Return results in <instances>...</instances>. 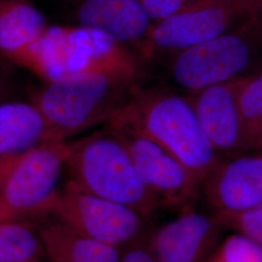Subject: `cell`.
Wrapping results in <instances>:
<instances>
[{
	"label": "cell",
	"instance_id": "cell-15",
	"mask_svg": "<svg viewBox=\"0 0 262 262\" xmlns=\"http://www.w3.org/2000/svg\"><path fill=\"white\" fill-rule=\"evenodd\" d=\"M51 141L47 122L32 102L0 103V157L20 156Z\"/></svg>",
	"mask_w": 262,
	"mask_h": 262
},
{
	"label": "cell",
	"instance_id": "cell-6",
	"mask_svg": "<svg viewBox=\"0 0 262 262\" xmlns=\"http://www.w3.org/2000/svg\"><path fill=\"white\" fill-rule=\"evenodd\" d=\"M252 18L241 0H195L154 23L138 53L146 59L173 56L235 30Z\"/></svg>",
	"mask_w": 262,
	"mask_h": 262
},
{
	"label": "cell",
	"instance_id": "cell-18",
	"mask_svg": "<svg viewBox=\"0 0 262 262\" xmlns=\"http://www.w3.org/2000/svg\"><path fill=\"white\" fill-rule=\"evenodd\" d=\"M238 109L244 152L262 154V71L244 77L238 93Z\"/></svg>",
	"mask_w": 262,
	"mask_h": 262
},
{
	"label": "cell",
	"instance_id": "cell-17",
	"mask_svg": "<svg viewBox=\"0 0 262 262\" xmlns=\"http://www.w3.org/2000/svg\"><path fill=\"white\" fill-rule=\"evenodd\" d=\"M45 258L37 227L23 220L0 224V262H42Z\"/></svg>",
	"mask_w": 262,
	"mask_h": 262
},
{
	"label": "cell",
	"instance_id": "cell-7",
	"mask_svg": "<svg viewBox=\"0 0 262 262\" xmlns=\"http://www.w3.org/2000/svg\"><path fill=\"white\" fill-rule=\"evenodd\" d=\"M69 151V142L51 141L21 156L0 189V224L48 215Z\"/></svg>",
	"mask_w": 262,
	"mask_h": 262
},
{
	"label": "cell",
	"instance_id": "cell-3",
	"mask_svg": "<svg viewBox=\"0 0 262 262\" xmlns=\"http://www.w3.org/2000/svg\"><path fill=\"white\" fill-rule=\"evenodd\" d=\"M66 169L69 180L82 189L129 207L144 217L161 206L141 181L122 142L104 127L70 143Z\"/></svg>",
	"mask_w": 262,
	"mask_h": 262
},
{
	"label": "cell",
	"instance_id": "cell-21",
	"mask_svg": "<svg viewBox=\"0 0 262 262\" xmlns=\"http://www.w3.org/2000/svg\"><path fill=\"white\" fill-rule=\"evenodd\" d=\"M16 64L0 56V103L17 101L19 81Z\"/></svg>",
	"mask_w": 262,
	"mask_h": 262
},
{
	"label": "cell",
	"instance_id": "cell-22",
	"mask_svg": "<svg viewBox=\"0 0 262 262\" xmlns=\"http://www.w3.org/2000/svg\"><path fill=\"white\" fill-rule=\"evenodd\" d=\"M154 23L166 19L195 0H139Z\"/></svg>",
	"mask_w": 262,
	"mask_h": 262
},
{
	"label": "cell",
	"instance_id": "cell-16",
	"mask_svg": "<svg viewBox=\"0 0 262 262\" xmlns=\"http://www.w3.org/2000/svg\"><path fill=\"white\" fill-rule=\"evenodd\" d=\"M49 26L31 0H0V56L12 61L35 43Z\"/></svg>",
	"mask_w": 262,
	"mask_h": 262
},
{
	"label": "cell",
	"instance_id": "cell-13",
	"mask_svg": "<svg viewBox=\"0 0 262 262\" xmlns=\"http://www.w3.org/2000/svg\"><path fill=\"white\" fill-rule=\"evenodd\" d=\"M244 77L208 86L187 96L207 139L217 152H244L238 109V93Z\"/></svg>",
	"mask_w": 262,
	"mask_h": 262
},
{
	"label": "cell",
	"instance_id": "cell-19",
	"mask_svg": "<svg viewBox=\"0 0 262 262\" xmlns=\"http://www.w3.org/2000/svg\"><path fill=\"white\" fill-rule=\"evenodd\" d=\"M207 262H262V247L234 232L220 242Z\"/></svg>",
	"mask_w": 262,
	"mask_h": 262
},
{
	"label": "cell",
	"instance_id": "cell-4",
	"mask_svg": "<svg viewBox=\"0 0 262 262\" xmlns=\"http://www.w3.org/2000/svg\"><path fill=\"white\" fill-rule=\"evenodd\" d=\"M11 62L44 83L76 73L140 66L130 50L101 31L70 25H50L35 43Z\"/></svg>",
	"mask_w": 262,
	"mask_h": 262
},
{
	"label": "cell",
	"instance_id": "cell-9",
	"mask_svg": "<svg viewBox=\"0 0 262 262\" xmlns=\"http://www.w3.org/2000/svg\"><path fill=\"white\" fill-rule=\"evenodd\" d=\"M103 127L122 142L141 181L161 206L191 208L201 184L180 161L118 115Z\"/></svg>",
	"mask_w": 262,
	"mask_h": 262
},
{
	"label": "cell",
	"instance_id": "cell-10",
	"mask_svg": "<svg viewBox=\"0 0 262 262\" xmlns=\"http://www.w3.org/2000/svg\"><path fill=\"white\" fill-rule=\"evenodd\" d=\"M224 230L214 215L187 208L145 241L157 262H207Z\"/></svg>",
	"mask_w": 262,
	"mask_h": 262
},
{
	"label": "cell",
	"instance_id": "cell-8",
	"mask_svg": "<svg viewBox=\"0 0 262 262\" xmlns=\"http://www.w3.org/2000/svg\"><path fill=\"white\" fill-rule=\"evenodd\" d=\"M48 214L76 232L118 249L143 239L145 219L129 207L92 194L71 180L59 188Z\"/></svg>",
	"mask_w": 262,
	"mask_h": 262
},
{
	"label": "cell",
	"instance_id": "cell-20",
	"mask_svg": "<svg viewBox=\"0 0 262 262\" xmlns=\"http://www.w3.org/2000/svg\"><path fill=\"white\" fill-rule=\"evenodd\" d=\"M224 229L245 235L262 247V205L241 213L214 212Z\"/></svg>",
	"mask_w": 262,
	"mask_h": 262
},
{
	"label": "cell",
	"instance_id": "cell-11",
	"mask_svg": "<svg viewBox=\"0 0 262 262\" xmlns=\"http://www.w3.org/2000/svg\"><path fill=\"white\" fill-rule=\"evenodd\" d=\"M67 24L101 31L122 47L139 50L154 21L139 0H66Z\"/></svg>",
	"mask_w": 262,
	"mask_h": 262
},
{
	"label": "cell",
	"instance_id": "cell-23",
	"mask_svg": "<svg viewBox=\"0 0 262 262\" xmlns=\"http://www.w3.org/2000/svg\"><path fill=\"white\" fill-rule=\"evenodd\" d=\"M120 262H157L146 241L141 239L122 250Z\"/></svg>",
	"mask_w": 262,
	"mask_h": 262
},
{
	"label": "cell",
	"instance_id": "cell-1",
	"mask_svg": "<svg viewBox=\"0 0 262 262\" xmlns=\"http://www.w3.org/2000/svg\"><path fill=\"white\" fill-rule=\"evenodd\" d=\"M141 77L140 66L76 73L45 83L30 102L44 117L52 141H66L112 120Z\"/></svg>",
	"mask_w": 262,
	"mask_h": 262
},
{
	"label": "cell",
	"instance_id": "cell-25",
	"mask_svg": "<svg viewBox=\"0 0 262 262\" xmlns=\"http://www.w3.org/2000/svg\"><path fill=\"white\" fill-rule=\"evenodd\" d=\"M245 10L253 17H262V0H241Z\"/></svg>",
	"mask_w": 262,
	"mask_h": 262
},
{
	"label": "cell",
	"instance_id": "cell-14",
	"mask_svg": "<svg viewBox=\"0 0 262 262\" xmlns=\"http://www.w3.org/2000/svg\"><path fill=\"white\" fill-rule=\"evenodd\" d=\"M37 230L50 262H120L122 250L80 234L54 216Z\"/></svg>",
	"mask_w": 262,
	"mask_h": 262
},
{
	"label": "cell",
	"instance_id": "cell-5",
	"mask_svg": "<svg viewBox=\"0 0 262 262\" xmlns=\"http://www.w3.org/2000/svg\"><path fill=\"white\" fill-rule=\"evenodd\" d=\"M262 50V17L171 56L173 81L189 94L243 77Z\"/></svg>",
	"mask_w": 262,
	"mask_h": 262
},
{
	"label": "cell",
	"instance_id": "cell-24",
	"mask_svg": "<svg viewBox=\"0 0 262 262\" xmlns=\"http://www.w3.org/2000/svg\"><path fill=\"white\" fill-rule=\"evenodd\" d=\"M20 156H11V157H0V189L5 183L6 179L8 178L12 170L17 165Z\"/></svg>",
	"mask_w": 262,
	"mask_h": 262
},
{
	"label": "cell",
	"instance_id": "cell-12",
	"mask_svg": "<svg viewBox=\"0 0 262 262\" xmlns=\"http://www.w3.org/2000/svg\"><path fill=\"white\" fill-rule=\"evenodd\" d=\"M215 212L241 213L262 205V154L220 160L202 184Z\"/></svg>",
	"mask_w": 262,
	"mask_h": 262
},
{
	"label": "cell",
	"instance_id": "cell-2",
	"mask_svg": "<svg viewBox=\"0 0 262 262\" xmlns=\"http://www.w3.org/2000/svg\"><path fill=\"white\" fill-rule=\"evenodd\" d=\"M180 161L201 184L221 160L187 97L139 84L117 114Z\"/></svg>",
	"mask_w": 262,
	"mask_h": 262
}]
</instances>
